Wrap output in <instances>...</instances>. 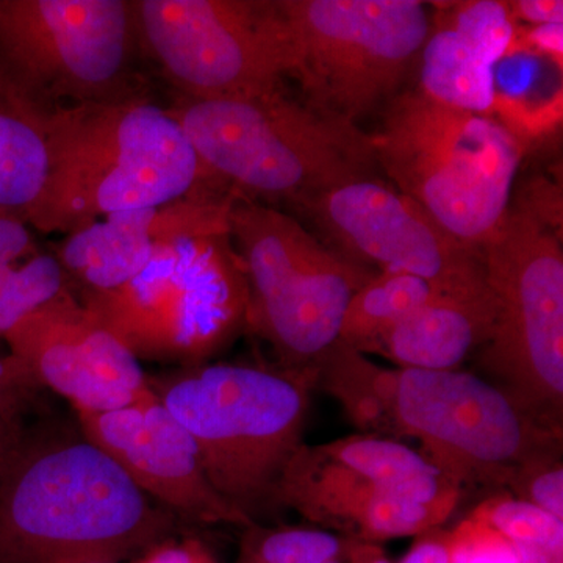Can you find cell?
<instances>
[{
	"instance_id": "obj_8",
	"label": "cell",
	"mask_w": 563,
	"mask_h": 563,
	"mask_svg": "<svg viewBox=\"0 0 563 563\" xmlns=\"http://www.w3.org/2000/svg\"><path fill=\"white\" fill-rule=\"evenodd\" d=\"M496 302L481 363L533 421L561 433L563 412V252L547 218L510 207L481 247Z\"/></svg>"
},
{
	"instance_id": "obj_21",
	"label": "cell",
	"mask_w": 563,
	"mask_h": 563,
	"mask_svg": "<svg viewBox=\"0 0 563 563\" xmlns=\"http://www.w3.org/2000/svg\"><path fill=\"white\" fill-rule=\"evenodd\" d=\"M68 287L55 252L20 214L0 210V339Z\"/></svg>"
},
{
	"instance_id": "obj_30",
	"label": "cell",
	"mask_w": 563,
	"mask_h": 563,
	"mask_svg": "<svg viewBox=\"0 0 563 563\" xmlns=\"http://www.w3.org/2000/svg\"><path fill=\"white\" fill-rule=\"evenodd\" d=\"M515 24L517 21L531 25L563 24L562 0H515L507 2Z\"/></svg>"
},
{
	"instance_id": "obj_29",
	"label": "cell",
	"mask_w": 563,
	"mask_h": 563,
	"mask_svg": "<svg viewBox=\"0 0 563 563\" xmlns=\"http://www.w3.org/2000/svg\"><path fill=\"white\" fill-rule=\"evenodd\" d=\"M517 43V41H515ZM520 47L562 66L563 24L533 25L526 29Z\"/></svg>"
},
{
	"instance_id": "obj_5",
	"label": "cell",
	"mask_w": 563,
	"mask_h": 563,
	"mask_svg": "<svg viewBox=\"0 0 563 563\" xmlns=\"http://www.w3.org/2000/svg\"><path fill=\"white\" fill-rule=\"evenodd\" d=\"M210 177L173 111L151 95L58 110L49 181L29 224L69 235L106 214L176 201Z\"/></svg>"
},
{
	"instance_id": "obj_13",
	"label": "cell",
	"mask_w": 563,
	"mask_h": 563,
	"mask_svg": "<svg viewBox=\"0 0 563 563\" xmlns=\"http://www.w3.org/2000/svg\"><path fill=\"white\" fill-rule=\"evenodd\" d=\"M298 213L317 225L328 246L366 268L410 274L453 298L493 296L483 252L379 177L333 188Z\"/></svg>"
},
{
	"instance_id": "obj_24",
	"label": "cell",
	"mask_w": 563,
	"mask_h": 563,
	"mask_svg": "<svg viewBox=\"0 0 563 563\" xmlns=\"http://www.w3.org/2000/svg\"><path fill=\"white\" fill-rule=\"evenodd\" d=\"M473 515L501 533L515 550L533 548L563 553V521L532 504L512 496H495Z\"/></svg>"
},
{
	"instance_id": "obj_27",
	"label": "cell",
	"mask_w": 563,
	"mask_h": 563,
	"mask_svg": "<svg viewBox=\"0 0 563 563\" xmlns=\"http://www.w3.org/2000/svg\"><path fill=\"white\" fill-rule=\"evenodd\" d=\"M36 387L13 357H0V426L21 422V410Z\"/></svg>"
},
{
	"instance_id": "obj_28",
	"label": "cell",
	"mask_w": 563,
	"mask_h": 563,
	"mask_svg": "<svg viewBox=\"0 0 563 563\" xmlns=\"http://www.w3.org/2000/svg\"><path fill=\"white\" fill-rule=\"evenodd\" d=\"M133 563H214L201 543L196 540L174 542L173 539L155 544Z\"/></svg>"
},
{
	"instance_id": "obj_26",
	"label": "cell",
	"mask_w": 563,
	"mask_h": 563,
	"mask_svg": "<svg viewBox=\"0 0 563 563\" xmlns=\"http://www.w3.org/2000/svg\"><path fill=\"white\" fill-rule=\"evenodd\" d=\"M450 548L451 563H520L514 544L473 514L450 532Z\"/></svg>"
},
{
	"instance_id": "obj_10",
	"label": "cell",
	"mask_w": 563,
	"mask_h": 563,
	"mask_svg": "<svg viewBox=\"0 0 563 563\" xmlns=\"http://www.w3.org/2000/svg\"><path fill=\"white\" fill-rule=\"evenodd\" d=\"M135 0H0V63L58 111L150 95Z\"/></svg>"
},
{
	"instance_id": "obj_33",
	"label": "cell",
	"mask_w": 563,
	"mask_h": 563,
	"mask_svg": "<svg viewBox=\"0 0 563 563\" xmlns=\"http://www.w3.org/2000/svg\"><path fill=\"white\" fill-rule=\"evenodd\" d=\"M346 558L350 559L351 563H361L357 561V559L354 558V555H351L350 553H347Z\"/></svg>"
},
{
	"instance_id": "obj_17",
	"label": "cell",
	"mask_w": 563,
	"mask_h": 563,
	"mask_svg": "<svg viewBox=\"0 0 563 563\" xmlns=\"http://www.w3.org/2000/svg\"><path fill=\"white\" fill-rule=\"evenodd\" d=\"M495 298L461 299L439 295L396 324L373 354L398 368L455 369L492 339Z\"/></svg>"
},
{
	"instance_id": "obj_7",
	"label": "cell",
	"mask_w": 563,
	"mask_h": 563,
	"mask_svg": "<svg viewBox=\"0 0 563 563\" xmlns=\"http://www.w3.org/2000/svg\"><path fill=\"white\" fill-rule=\"evenodd\" d=\"M372 136L393 187L481 250L510 209L523 140L495 117L444 106L420 88L391 98Z\"/></svg>"
},
{
	"instance_id": "obj_11",
	"label": "cell",
	"mask_w": 563,
	"mask_h": 563,
	"mask_svg": "<svg viewBox=\"0 0 563 563\" xmlns=\"http://www.w3.org/2000/svg\"><path fill=\"white\" fill-rule=\"evenodd\" d=\"M141 51L187 101L285 88L296 47L280 0H135Z\"/></svg>"
},
{
	"instance_id": "obj_14",
	"label": "cell",
	"mask_w": 563,
	"mask_h": 563,
	"mask_svg": "<svg viewBox=\"0 0 563 563\" xmlns=\"http://www.w3.org/2000/svg\"><path fill=\"white\" fill-rule=\"evenodd\" d=\"M3 340L33 384L68 399L76 412L121 409L152 391L139 358L69 285Z\"/></svg>"
},
{
	"instance_id": "obj_25",
	"label": "cell",
	"mask_w": 563,
	"mask_h": 563,
	"mask_svg": "<svg viewBox=\"0 0 563 563\" xmlns=\"http://www.w3.org/2000/svg\"><path fill=\"white\" fill-rule=\"evenodd\" d=\"M517 499L532 504L563 521V466L558 450L521 463L506 485Z\"/></svg>"
},
{
	"instance_id": "obj_23",
	"label": "cell",
	"mask_w": 563,
	"mask_h": 563,
	"mask_svg": "<svg viewBox=\"0 0 563 563\" xmlns=\"http://www.w3.org/2000/svg\"><path fill=\"white\" fill-rule=\"evenodd\" d=\"M236 563H322L347 555L350 542L309 528H246Z\"/></svg>"
},
{
	"instance_id": "obj_22",
	"label": "cell",
	"mask_w": 563,
	"mask_h": 563,
	"mask_svg": "<svg viewBox=\"0 0 563 563\" xmlns=\"http://www.w3.org/2000/svg\"><path fill=\"white\" fill-rule=\"evenodd\" d=\"M439 295L428 282L410 274L374 273L347 303L339 340L362 354H373L396 324Z\"/></svg>"
},
{
	"instance_id": "obj_6",
	"label": "cell",
	"mask_w": 563,
	"mask_h": 563,
	"mask_svg": "<svg viewBox=\"0 0 563 563\" xmlns=\"http://www.w3.org/2000/svg\"><path fill=\"white\" fill-rule=\"evenodd\" d=\"M150 385L190 433L214 490L254 521L303 444L312 369L218 363Z\"/></svg>"
},
{
	"instance_id": "obj_15",
	"label": "cell",
	"mask_w": 563,
	"mask_h": 563,
	"mask_svg": "<svg viewBox=\"0 0 563 563\" xmlns=\"http://www.w3.org/2000/svg\"><path fill=\"white\" fill-rule=\"evenodd\" d=\"M77 420L85 437L106 451L144 495L179 520L255 525L214 490L190 433L154 391L109 412H77Z\"/></svg>"
},
{
	"instance_id": "obj_1",
	"label": "cell",
	"mask_w": 563,
	"mask_h": 563,
	"mask_svg": "<svg viewBox=\"0 0 563 563\" xmlns=\"http://www.w3.org/2000/svg\"><path fill=\"white\" fill-rule=\"evenodd\" d=\"M177 521L80 428H24L0 473V563L120 562Z\"/></svg>"
},
{
	"instance_id": "obj_16",
	"label": "cell",
	"mask_w": 563,
	"mask_h": 563,
	"mask_svg": "<svg viewBox=\"0 0 563 563\" xmlns=\"http://www.w3.org/2000/svg\"><path fill=\"white\" fill-rule=\"evenodd\" d=\"M168 203L106 214L66 235L55 255L70 290L90 295L132 280L151 261L165 231Z\"/></svg>"
},
{
	"instance_id": "obj_34",
	"label": "cell",
	"mask_w": 563,
	"mask_h": 563,
	"mask_svg": "<svg viewBox=\"0 0 563 563\" xmlns=\"http://www.w3.org/2000/svg\"><path fill=\"white\" fill-rule=\"evenodd\" d=\"M77 563H118V562H107V561H88V562H77Z\"/></svg>"
},
{
	"instance_id": "obj_35",
	"label": "cell",
	"mask_w": 563,
	"mask_h": 563,
	"mask_svg": "<svg viewBox=\"0 0 563 563\" xmlns=\"http://www.w3.org/2000/svg\"><path fill=\"white\" fill-rule=\"evenodd\" d=\"M322 563H342V559H336V561H328Z\"/></svg>"
},
{
	"instance_id": "obj_32",
	"label": "cell",
	"mask_w": 563,
	"mask_h": 563,
	"mask_svg": "<svg viewBox=\"0 0 563 563\" xmlns=\"http://www.w3.org/2000/svg\"><path fill=\"white\" fill-rule=\"evenodd\" d=\"M22 431H24L22 421L0 426V473H2L7 457H9L11 450H13L14 444L20 439Z\"/></svg>"
},
{
	"instance_id": "obj_2",
	"label": "cell",
	"mask_w": 563,
	"mask_h": 563,
	"mask_svg": "<svg viewBox=\"0 0 563 563\" xmlns=\"http://www.w3.org/2000/svg\"><path fill=\"white\" fill-rule=\"evenodd\" d=\"M317 387L368 435L412 437L422 455L457 485L506 487L533 455L559 450L498 385L448 369L384 368L336 342L318 365Z\"/></svg>"
},
{
	"instance_id": "obj_31",
	"label": "cell",
	"mask_w": 563,
	"mask_h": 563,
	"mask_svg": "<svg viewBox=\"0 0 563 563\" xmlns=\"http://www.w3.org/2000/svg\"><path fill=\"white\" fill-rule=\"evenodd\" d=\"M401 563H451L450 532L437 528L421 533Z\"/></svg>"
},
{
	"instance_id": "obj_18",
	"label": "cell",
	"mask_w": 563,
	"mask_h": 563,
	"mask_svg": "<svg viewBox=\"0 0 563 563\" xmlns=\"http://www.w3.org/2000/svg\"><path fill=\"white\" fill-rule=\"evenodd\" d=\"M55 117L0 63V210L27 222L49 181Z\"/></svg>"
},
{
	"instance_id": "obj_3",
	"label": "cell",
	"mask_w": 563,
	"mask_h": 563,
	"mask_svg": "<svg viewBox=\"0 0 563 563\" xmlns=\"http://www.w3.org/2000/svg\"><path fill=\"white\" fill-rule=\"evenodd\" d=\"M235 198L220 179L201 181L168 203L165 231L132 280L76 295L139 361L202 365L247 325L250 292L229 228Z\"/></svg>"
},
{
	"instance_id": "obj_12",
	"label": "cell",
	"mask_w": 563,
	"mask_h": 563,
	"mask_svg": "<svg viewBox=\"0 0 563 563\" xmlns=\"http://www.w3.org/2000/svg\"><path fill=\"white\" fill-rule=\"evenodd\" d=\"M302 98L354 122L398 90L431 35L418 0H280Z\"/></svg>"
},
{
	"instance_id": "obj_9",
	"label": "cell",
	"mask_w": 563,
	"mask_h": 563,
	"mask_svg": "<svg viewBox=\"0 0 563 563\" xmlns=\"http://www.w3.org/2000/svg\"><path fill=\"white\" fill-rule=\"evenodd\" d=\"M229 228L250 292L247 325L285 368H310L339 340L347 303L374 273L287 211L243 196L233 199Z\"/></svg>"
},
{
	"instance_id": "obj_4",
	"label": "cell",
	"mask_w": 563,
	"mask_h": 563,
	"mask_svg": "<svg viewBox=\"0 0 563 563\" xmlns=\"http://www.w3.org/2000/svg\"><path fill=\"white\" fill-rule=\"evenodd\" d=\"M202 165L233 191L299 211L342 185L377 177L373 136L285 88L169 107Z\"/></svg>"
},
{
	"instance_id": "obj_19",
	"label": "cell",
	"mask_w": 563,
	"mask_h": 563,
	"mask_svg": "<svg viewBox=\"0 0 563 563\" xmlns=\"http://www.w3.org/2000/svg\"><path fill=\"white\" fill-rule=\"evenodd\" d=\"M420 62L418 88L433 101L495 117L498 63L443 16H433L432 32L422 47Z\"/></svg>"
},
{
	"instance_id": "obj_20",
	"label": "cell",
	"mask_w": 563,
	"mask_h": 563,
	"mask_svg": "<svg viewBox=\"0 0 563 563\" xmlns=\"http://www.w3.org/2000/svg\"><path fill=\"white\" fill-rule=\"evenodd\" d=\"M331 461L413 501L455 509L461 485L406 444L377 435H352L318 444Z\"/></svg>"
}]
</instances>
